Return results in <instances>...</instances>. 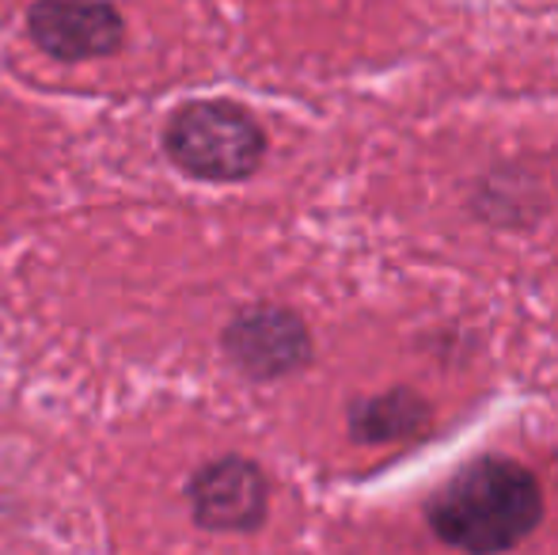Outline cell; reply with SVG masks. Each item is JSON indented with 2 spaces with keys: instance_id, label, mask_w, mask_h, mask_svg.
Listing matches in <instances>:
<instances>
[{
  "instance_id": "obj_5",
  "label": "cell",
  "mask_w": 558,
  "mask_h": 555,
  "mask_svg": "<svg viewBox=\"0 0 558 555\" xmlns=\"http://www.w3.org/2000/svg\"><path fill=\"white\" fill-rule=\"evenodd\" d=\"M31 38L58 61H92L118 50L122 20L99 0H43L31 12Z\"/></svg>"
},
{
  "instance_id": "obj_3",
  "label": "cell",
  "mask_w": 558,
  "mask_h": 555,
  "mask_svg": "<svg viewBox=\"0 0 558 555\" xmlns=\"http://www.w3.org/2000/svg\"><path fill=\"white\" fill-rule=\"evenodd\" d=\"M266 503H270L266 475L247 457L209 460L191 480L194 521L209 533H251L263 526Z\"/></svg>"
},
{
  "instance_id": "obj_2",
  "label": "cell",
  "mask_w": 558,
  "mask_h": 555,
  "mask_svg": "<svg viewBox=\"0 0 558 555\" xmlns=\"http://www.w3.org/2000/svg\"><path fill=\"white\" fill-rule=\"evenodd\" d=\"M163 153L194 179L235 183L263 164L266 134L243 107L209 99V104H186L171 114L163 126Z\"/></svg>"
},
{
  "instance_id": "obj_1",
  "label": "cell",
  "mask_w": 558,
  "mask_h": 555,
  "mask_svg": "<svg viewBox=\"0 0 558 555\" xmlns=\"http://www.w3.org/2000/svg\"><path fill=\"white\" fill-rule=\"evenodd\" d=\"M544 518V495L529 468L483 457L460 468L429 503V526L452 548L471 555L509 552Z\"/></svg>"
},
{
  "instance_id": "obj_4",
  "label": "cell",
  "mask_w": 558,
  "mask_h": 555,
  "mask_svg": "<svg viewBox=\"0 0 558 555\" xmlns=\"http://www.w3.org/2000/svg\"><path fill=\"white\" fill-rule=\"evenodd\" d=\"M225 354L251 377L274 381L308 362L312 339L296 312L278 304H255L225 327Z\"/></svg>"
},
{
  "instance_id": "obj_6",
  "label": "cell",
  "mask_w": 558,
  "mask_h": 555,
  "mask_svg": "<svg viewBox=\"0 0 558 555\" xmlns=\"http://www.w3.org/2000/svg\"><path fill=\"white\" fill-rule=\"evenodd\" d=\"M426 422V403L414 393H388L350 411V430L357 442H396L411 437Z\"/></svg>"
}]
</instances>
